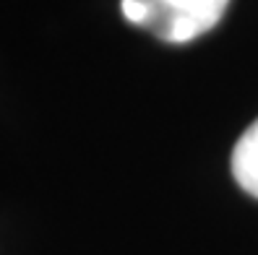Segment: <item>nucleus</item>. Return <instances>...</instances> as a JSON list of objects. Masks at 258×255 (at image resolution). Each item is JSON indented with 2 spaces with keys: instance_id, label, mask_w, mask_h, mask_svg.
Instances as JSON below:
<instances>
[{
  "instance_id": "obj_1",
  "label": "nucleus",
  "mask_w": 258,
  "mask_h": 255,
  "mask_svg": "<svg viewBox=\"0 0 258 255\" xmlns=\"http://www.w3.org/2000/svg\"><path fill=\"white\" fill-rule=\"evenodd\" d=\"M146 29L170 44H185L211 32L224 16L230 0H141Z\"/></svg>"
},
{
  "instance_id": "obj_2",
  "label": "nucleus",
  "mask_w": 258,
  "mask_h": 255,
  "mask_svg": "<svg viewBox=\"0 0 258 255\" xmlns=\"http://www.w3.org/2000/svg\"><path fill=\"white\" fill-rule=\"evenodd\" d=\"M232 175L248 196L258 198V120H253V125L242 133L235 146Z\"/></svg>"
}]
</instances>
